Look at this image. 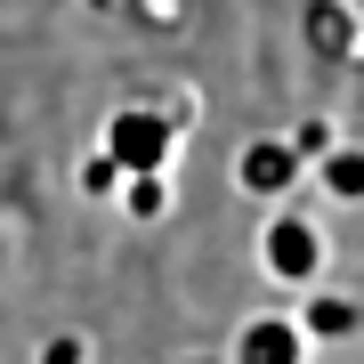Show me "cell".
<instances>
[{"label": "cell", "mask_w": 364, "mask_h": 364, "mask_svg": "<svg viewBox=\"0 0 364 364\" xmlns=\"http://www.w3.org/2000/svg\"><path fill=\"white\" fill-rule=\"evenodd\" d=\"M267 259H275V275H308V267H316V235L284 219V227L267 235Z\"/></svg>", "instance_id": "obj_1"}, {"label": "cell", "mask_w": 364, "mask_h": 364, "mask_svg": "<svg viewBox=\"0 0 364 364\" xmlns=\"http://www.w3.org/2000/svg\"><path fill=\"white\" fill-rule=\"evenodd\" d=\"M284 170H291V154H284V146H251V154H243V186L275 195V186H284Z\"/></svg>", "instance_id": "obj_2"}, {"label": "cell", "mask_w": 364, "mask_h": 364, "mask_svg": "<svg viewBox=\"0 0 364 364\" xmlns=\"http://www.w3.org/2000/svg\"><path fill=\"white\" fill-rule=\"evenodd\" d=\"M243 364H291V332L284 324H259V332L243 340Z\"/></svg>", "instance_id": "obj_3"}, {"label": "cell", "mask_w": 364, "mask_h": 364, "mask_svg": "<svg viewBox=\"0 0 364 364\" xmlns=\"http://www.w3.org/2000/svg\"><path fill=\"white\" fill-rule=\"evenodd\" d=\"M308 332H356V308H348V299H316V308H308Z\"/></svg>", "instance_id": "obj_4"}]
</instances>
